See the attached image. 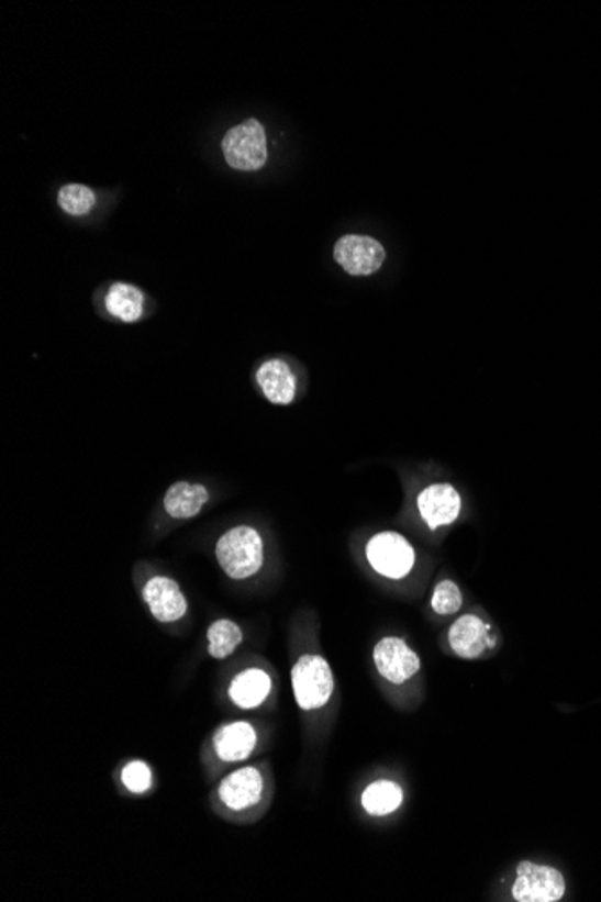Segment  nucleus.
<instances>
[{
  "label": "nucleus",
  "instance_id": "1",
  "mask_svg": "<svg viewBox=\"0 0 601 902\" xmlns=\"http://www.w3.org/2000/svg\"><path fill=\"white\" fill-rule=\"evenodd\" d=\"M214 555L229 579L247 580L264 568V538L253 526H234L219 538Z\"/></svg>",
  "mask_w": 601,
  "mask_h": 902
},
{
  "label": "nucleus",
  "instance_id": "2",
  "mask_svg": "<svg viewBox=\"0 0 601 902\" xmlns=\"http://www.w3.org/2000/svg\"><path fill=\"white\" fill-rule=\"evenodd\" d=\"M292 690L296 703L304 712H315L330 703L335 679L329 661L319 654H307L292 668Z\"/></svg>",
  "mask_w": 601,
  "mask_h": 902
},
{
  "label": "nucleus",
  "instance_id": "3",
  "mask_svg": "<svg viewBox=\"0 0 601 902\" xmlns=\"http://www.w3.org/2000/svg\"><path fill=\"white\" fill-rule=\"evenodd\" d=\"M222 152L234 170L256 171L264 168L269 157L264 125L258 120H247L233 126L224 135Z\"/></svg>",
  "mask_w": 601,
  "mask_h": 902
},
{
  "label": "nucleus",
  "instance_id": "4",
  "mask_svg": "<svg viewBox=\"0 0 601 902\" xmlns=\"http://www.w3.org/2000/svg\"><path fill=\"white\" fill-rule=\"evenodd\" d=\"M369 566L386 579L402 580L413 571L416 552L408 538L397 532H380L366 544Z\"/></svg>",
  "mask_w": 601,
  "mask_h": 902
},
{
  "label": "nucleus",
  "instance_id": "5",
  "mask_svg": "<svg viewBox=\"0 0 601 902\" xmlns=\"http://www.w3.org/2000/svg\"><path fill=\"white\" fill-rule=\"evenodd\" d=\"M566 893V879L557 868L537 862H519L512 898L517 902H557Z\"/></svg>",
  "mask_w": 601,
  "mask_h": 902
},
{
  "label": "nucleus",
  "instance_id": "6",
  "mask_svg": "<svg viewBox=\"0 0 601 902\" xmlns=\"http://www.w3.org/2000/svg\"><path fill=\"white\" fill-rule=\"evenodd\" d=\"M333 258L349 276H371L386 261V249L371 236L346 235L333 247Z\"/></svg>",
  "mask_w": 601,
  "mask_h": 902
},
{
  "label": "nucleus",
  "instance_id": "7",
  "mask_svg": "<svg viewBox=\"0 0 601 902\" xmlns=\"http://www.w3.org/2000/svg\"><path fill=\"white\" fill-rule=\"evenodd\" d=\"M374 661L378 673L393 684L408 683L422 668L420 656L405 644V639L397 636H388L375 645Z\"/></svg>",
  "mask_w": 601,
  "mask_h": 902
},
{
  "label": "nucleus",
  "instance_id": "8",
  "mask_svg": "<svg viewBox=\"0 0 601 902\" xmlns=\"http://www.w3.org/2000/svg\"><path fill=\"white\" fill-rule=\"evenodd\" d=\"M416 506L429 528H443L461 514V494L450 483L429 485L418 494Z\"/></svg>",
  "mask_w": 601,
  "mask_h": 902
},
{
  "label": "nucleus",
  "instance_id": "9",
  "mask_svg": "<svg viewBox=\"0 0 601 902\" xmlns=\"http://www.w3.org/2000/svg\"><path fill=\"white\" fill-rule=\"evenodd\" d=\"M143 599L152 616L160 623L179 622L188 613V599L182 593V589L179 583L165 575L152 577L145 583Z\"/></svg>",
  "mask_w": 601,
  "mask_h": 902
},
{
  "label": "nucleus",
  "instance_id": "10",
  "mask_svg": "<svg viewBox=\"0 0 601 902\" xmlns=\"http://www.w3.org/2000/svg\"><path fill=\"white\" fill-rule=\"evenodd\" d=\"M264 775L256 768L236 769L227 775L219 788L220 802L234 813L256 808L264 798Z\"/></svg>",
  "mask_w": 601,
  "mask_h": 902
},
{
  "label": "nucleus",
  "instance_id": "11",
  "mask_svg": "<svg viewBox=\"0 0 601 902\" xmlns=\"http://www.w3.org/2000/svg\"><path fill=\"white\" fill-rule=\"evenodd\" d=\"M448 644L457 658H481L492 645L490 627L476 614H463L448 631Z\"/></svg>",
  "mask_w": 601,
  "mask_h": 902
},
{
  "label": "nucleus",
  "instance_id": "12",
  "mask_svg": "<svg viewBox=\"0 0 601 902\" xmlns=\"http://www.w3.org/2000/svg\"><path fill=\"white\" fill-rule=\"evenodd\" d=\"M256 382L265 399L274 405H290L298 394V379L281 359H270L259 366Z\"/></svg>",
  "mask_w": 601,
  "mask_h": 902
},
{
  "label": "nucleus",
  "instance_id": "13",
  "mask_svg": "<svg viewBox=\"0 0 601 902\" xmlns=\"http://www.w3.org/2000/svg\"><path fill=\"white\" fill-rule=\"evenodd\" d=\"M258 746V732L249 723L225 724L213 738L216 757L224 762H242Z\"/></svg>",
  "mask_w": 601,
  "mask_h": 902
},
{
  "label": "nucleus",
  "instance_id": "14",
  "mask_svg": "<svg viewBox=\"0 0 601 902\" xmlns=\"http://www.w3.org/2000/svg\"><path fill=\"white\" fill-rule=\"evenodd\" d=\"M272 692V679L261 668H247L231 681L229 699L238 709L254 710L261 706Z\"/></svg>",
  "mask_w": 601,
  "mask_h": 902
},
{
  "label": "nucleus",
  "instance_id": "15",
  "mask_svg": "<svg viewBox=\"0 0 601 902\" xmlns=\"http://www.w3.org/2000/svg\"><path fill=\"white\" fill-rule=\"evenodd\" d=\"M208 503L209 490L204 485L191 481H177L171 485L163 499L166 514L177 521L197 517Z\"/></svg>",
  "mask_w": 601,
  "mask_h": 902
},
{
  "label": "nucleus",
  "instance_id": "16",
  "mask_svg": "<svg viewBox=\"0 0 601 902\" xmlns=\"http://www.w3.org/2000/svg\"><path fill=\"white\" fill-rule=\"evenodd\" d=\"M104 309L121 323H137L145 314V292L123 281L112 283L104 294Z\"/></svg>",
  "mask_w": 601,
  "mask_h": 902
},
{
  "label": "nucleus",
  "instance_id": "17",
  "mask_svg": "<svg viewBox=\"0 0 601 902\" xmlns=\"http://www.w3.org/2000/svg\"><path fill=\"white\" fill-rule=\"evenodd\" d=\"M363 808L371 816H388L403 803V789L389 780H378L364 789Z\"/></svg>",
  "mask_w": 601,
  "mask_h": 902
},
{
  "label": "nucleus",
  "instance_id": "18",
  "mask_svg": "<svg viewBox=\"0 0 601 902\" xmlns=\"http://www.w3.org/2000/svg\"><path fill=\"white\" fill-rule=\"evenodd\" d=\"M244 642V631L233 620L220 619L208 628V653L214 659H227Z\"/></svg>",
  "mask_w": 601,
  "mask_h": 902
},
{
  "label": "nucleus",
  "instance_id": "19",
  "mask_svg": "<svg viewBox=\"0 0 601 902\" xmlns=\"http://www.w3.org/2000/svg\"><path fill=\"white\" fill-rule=\"evenodd\" d=\"M58 204L67 215L84 216L94 208L96 193L84 185H67L58 191Z\"/></svg>",
  "mask_w": 601,
  "mask_h": 902
},
{
  "label": "nucleus",
  "instance_id": "20",
  "mask_svg": "<svg viewBox=\"0 0 601 902\" xmlns=\"http://www.w3.org/2000/svg\"><path fill=\"white\" fill-rule=\"evenodd\" d=\"M434 613L442 616L456 614L463 605L461 589L453 580H442L434 588L433 600H431Z\"/></svg>",
  "mask_w": 601,
  "mask_h": 902
},
{
  "label": "nucleus",
  "instance_id": "21",
  "mask_svg": "<svg viewBox=\"0 0 601 902\" xmlns=\"http://www.w3.org/2000/svg\"><path fill=\"white\" fill-rule=\"evenodd\" d=\"M121 780L130 793L145 794L154 786V775L148 764L143 760H132L121 771Z\"/></svg>",
  "mask_w": 601,
  "mask_h": 902
}]
</instances>
